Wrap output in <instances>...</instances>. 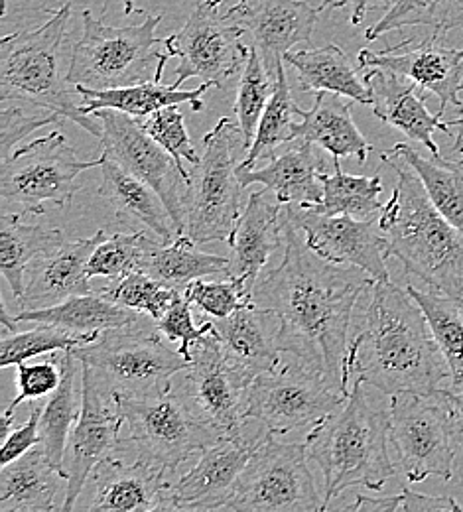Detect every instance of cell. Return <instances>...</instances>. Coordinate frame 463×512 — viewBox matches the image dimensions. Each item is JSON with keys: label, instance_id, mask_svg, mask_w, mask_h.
<instances>
[{"label": "cell", "instance_id": "cell-1", "mask_svg": "<svg viewBox=\"0 0 463 512\" xmlns=\"http://www.w3.org/2000/svg\"><path fill=\"white\" fill-rule=\"evenodd\" d=\"M375 278L357 266H341L314 253L304 233L284 219V256L263 270L253 304L278 318V345L349 394L347 351L359 298Z\"/></svg>", "mask_w": 463, "mask_h": 512}, {"label": "cell", "instance_id": "cell-2", "mask_svg": "<svg viewBox=\"0 0 463 512\" xmlns=\"http://www.w3.org/2000/svg\"><path fill=\"white\" fill-rule=\"evenodd\" d=\"M347 375L383 394H430L452 381L428 320L408 290L375 282L347 351Z\"/></svg>", "mask_w": 463, "mask_h": 512}, {"label": "cell", "instance_id": "cell-3", "mask_svg": "<svg viewBox=\"0 0 463 512\" xmlns=\"http://www.w3.org/2000/svg\"><path fill=\"white\" fill-rule=\"evenodd\" d=\"M397 182L379 215L387 258L395 256L408 276L463 306V233L432 203L418 174L393 152H379Z\"/></svg>", "mask_w": 463, "mask_h": 512}, {"label": "cell", "instance_id": "cell-4", "mask_svg": "<svg viewBox=\"0 0 463 512\" xmlns=\"http://www.w3.org/2000/svg\"><path fill=\"white\" fill-rule=\"evenodd\" d=\"M389 438V410L371 404L365 383L353 381L345 404L314 426L304 442L324 475L326 509L347 489L381 491L395 477Z\"/></svg>", "mask_w": 463, "mask_h": 512}, {"label": "cell", "instance_id": "cell-5", "mask_svg": "<svg viewBox=\"0 0 463 512\" xmlns=\"http://www.w3.org/2000/svg\"><path fill=\"white\" fill-rule=\"evenodd\" d=\"M71 4L60 6L48 22L34 30L14 32L0 42V99L52 109L85 128L97 140L103 127L95 115H85L75 87L64 73V48Z\"/></svg>", "mask_w": 463, "mask_h": 512}, {"label": "cell", "instance_id": "cell-6", "mask_svg": "<svg viewBox=\"0 0 463 512\" xmlns=\"http://www.w3.org/2000/svg\"><path fill=\"white\" fill-rule=\"evenodd\" d=\"M237 148H243V134L231 119H219L201 140L199 162L190 168L184 205V235L196 245H233L245 190L235 164Z\"/></svg>", "mask_w": 463, "mask_h": 512}, {"label": "cell", "instance_id": "cell-7", "mask_svg": "<svg viewBox=\"0 0 463 512\" xmlns=\"http://www.w3.org/2000/svg\"><path fill=\"white\" fill-rule=\"evenodd\" d=\"M83 32L75 42L67 67V81L77 87L117 89L154 79L164 40L156 38L162 16L146 14L142 24L109 26L83 10Z\"/></svg>", "mask_w": 463, "mask_h": 512}, {"label": "cell", "instance_id": "cell-8", "mask_svg": "<svg viewBox=\"0 0 463 512\" xmlns=\"http://www.w3.org/2000/svg\"><path fill=\"white\" fill-rule=\"evenodd\" d=\"M101 162V156L81 160L62 132L16 146L0 166L2 213L22 219L44 215L48 209H64L79 190L81 174Z\"/></svg>", "mask_w": 463, "mask_h": 512}, {"label": "cell", "instance_id": "cell-9", "mask_svg": "<svg viewBox=\"0 0 463 512\" xmlns=\"http://www.w3.org/2000/svg\"><path fill=\"white\" fill-rule=\"evenodd\" d=\"M158 333L154 320H148L109 329L71 353L89 365L119 398L152 396L168 390L190 363L180 351H172Z\"/></svg>", "mask_w": 463, "mask_h": 512}, {"label": "cell", "instance_id": "cell-10", "mask_svg": "<svg viewBox=\"0 0 463 512\" xmlns=\"http://www.w3.org/2000/svg\"><path fill=\"white\" fill-rule=\"evenodd\" d=\"M119 400L138 457L170 473L223 438L176 381L160 394Z\"/></svg>", "mask_w": 463, "mask_h": 512}, {"label": "cell", "instance_id": "cell-11", "mask_svg": "<svg viewBox=\"0 0 463 512\" xmlns=\"http://www.w3.org/2000/svg\"><path fill=\"white\" fill-rule=\"evenodd\" d=\"M389 414L391 442L402 475L410 483H422L428 477L450 481L458 442L448 386L430 394H393Z\"/></svg>", "mask_w": 463, "mask_h": 512}, {"label": "cell", "instance_id": "cell-12", "mask_svg": "<svg viewBox=\"0 0 463 512\" xmlns=\"http://www.w3.org/2000/svg\"><path fill=\"white\" fill-rule=\"evenodd\" d=\"M306 444H278L272 436L253 453L221 511L320 512Z\"/></svg>", "mask_w": 463, "mask_h": 512}, {"label": "cell", "instance_id": "cell-13", "mask_svg": "<svg viewBox=\"0 0 463 512\" xmlns=\"http://www.w3.org/2000/svg\"><path fill=\"white\" fill-rule=\"evenodd\" d=\"M347 396L322 373L294 359L253 381L247 416L263 422L274 436L290 434L318 426L345 404Z\"/></svg>", "mask_w": 463, "mask_h": 512}, {"label": "cell", "instance_id": "cell-14", "mask_svg": "<svg viewBox=\"0 0 463 512\" xmlns=\"http://www.w3.org/2000/svg\"><path fill=\"white\" fill-rule=\"evenodd\" d=\"M223 8L225 0H201L184 28L164 38L166 52L180 60L176 87L198 77L221 89L237 71H243L251 52L241 42L245 28L233 22Z\"/></svg>", "mask_w": 463, "mask_h": 512}, {"label": "cell", "instance_id": "cell-15", "mask_svg": "<svg viewBox=\"0 0 463 512\" xmlns=\"http://www.w3.org/2000/svg\"><path fill=\"white\" fill-rule=\"evenodd\" d=\"M83 365V363H81ZM83 406L71 430L66 451V499L62 509L73 511L93 471L107 459L119 457L129 438H121L125 418L119 396L89 367H81Z\"/></svg>", "mask_w": 463, "mask_h": 512}, {"label": "cell", "instance_id": "cell-16", "mask_svg": "<svg viewBox=\"0 0 463 512\" xmlns=\"http://www.w3.org/2000/svg\"><path fill=\"white\" fill-rule=\"evenodd\" d=\"M93 115L103 127V136L99 138L103 154L162 197L174 221V229L178 237H182L186 233L184 205L188 180L174 156L166 152L133 115L115 109H101Z\"/></svg>", "mask_w": 463, "mask_h": 512}, {"label": "cell", "instance_id": "cell-17", "mask_svg": "<svg viewBox=\"0 0 463 512\" xmlns=\"http://www.w3.org/2000/svg\"><path fill=\"white\" fill-rule=\"evenodd\" d=\"M270 436L263 422L249 418L239 432L203 449L198 463L172 481L166 511H221L249 459Z\"/></svg>", "mask_w": 463, "mask_h": 512}, {"label": "cell", "instance_id": "cell-18", "mask_svg": "<svg viewBox=\"0 0 463 512\" xmlns=\"http://www.w3.org/2000/svg\"><path fill=\"white\" fill-rule=\"evenodd\" d=\"M188 361V367L174 381L223 438L239 432L249 420L253 379L227 361L213 331L192 347Z\"/></svg>", "mask_w": 463, "mask_h": 512}, {"label": "cell", "instance_id": "cell-19", "mask_svg": "<svg viewBox=\"0 0 463 512\" xmlns=\"http://www.w3.org/2000/svg\"><path fill=\"white\" fill-rule=\"evenodd\" d=\"M284 219L296 225L308 247L330 262L357 266L377 282H387V245L379 217L355 219L351 215H328L300 205H284Z\"/></svg>", "mask_w": 463, "mask_h": 512}, {"label": "cell", "instance_id": "cell-20", "mask_svg": "<svg viewBox=\"0 0 463 512\" xmlns=\"http://www.w3.org/2000/svg\"><path fill=\"white\" fill-rule=\"evenodd\" d=\"M361 69L381 67L410 79L424 93H432L440 101L438 115L444 117L446 107L463 109V48H448L440 42V34L424 38L414 44L404 40L393 48L371 52L361 50L357 56Z\"/></svg>", "mask_w": 463, "mask_h": 512}, {"label": "cell", "instance_id": "cell-21", "mask_svg": "<svg viewBox=\"0 0 463 512\" xmlns=\"http://www.w3.org/2000/svg\"><path fill=\"white\" fill-rule=\"evenodd\" d=\"M320 12L304 0H239L227 8V16L253 36V48L274 81L284 56L312 40Z\"/></svg>", "mask_w": 463, "mask_h": 512}, {"label": "cell", "instance_id": "cell-22", "mask_svg": "<svg viewBox=\"0 0 463 512\" xmlns=\"http://www.w3.org/2000/svg\"><path fill=\"white\" fill-rule=\"evenodd\" d=\"M107 239V231L99 229L93 237L66 241L50 255L38 258L26 272V290L14 300L18 312L42 310L62 304L73 296L93 294L89 284L87 262L93 251Z\"/></svg>", "mask_w": 463, "mask_h": 512}, {"label": "cell", "instance_id": "cell-23", "mask_svg": "<svg viewBox=\"0 0 463 512\" xmlns=\"http://www.w3.org/2000/svg\"><path fill=\"white\" fill-rule=\"evenodd\" d=\"M170 471L140 457L125 463L119 457L103 461L91 475L93 499L87 507L95 512L166 511L172 485Z\"/></svg>", "mask_w": 463, "mask_h": 512}, {"label": "cell", "instance_id": "cell-24", "mask_svg": "<svg viewBox=\"0 0 463 512\" xmlns=\"http://www.w3.org/2000/svg\"><path fill=\"white\" fill-rule=\"evenodd\" d=\"M365 83L373 97V115L400 130L414 142H420L432 156H442L440 146L434 140V132L442 130L450 134L452 121H444L442 115H432L426 107L424 91L410 79L393 71L371 67L365 73Z\"/></svg>", "mask_w": 463, "mask_h": 512}, {"label": "cell", "instance_id": "cell-25", "mask_svg": "<svg viewBox=\"0 0 463 512\" xmlns=\"http://www.w3.org/2000/svg\"><path fill=\"white\" fill-rule=\"evenodd\" d=\"M239 180L243 188L263 184L284 205L314 207L324 199L322 174L328 172V162L320 146L304 140H292L282 152H274L263 168H241Z\"/></svg>", "mask_w": 463, "mask_h": 512}, {"label": "cell", "instance_id": "cell-26", "mask_svg": "<svg viewBox=\"0 0 463 512\" xmlns=\"http://www.w3.org/2000/svg\"><path fill=\"white\" fill-rule=\"evenodd\" d=\"M213 333L227 361L249 379L274 371L282 363L278 318L255 304L227 318H211Z\"/></svg>", "mask_w": 463, "mask_h": 512}, {"label": "cell", "instance_id": "cell-27", "mask_svg": "<svg viewBox=\"0 0 463 512\" xmlns=\"http://www.w3.org/2000/svg\"><path fill=\"white\" fill-rule=\"evenodd\" d=\"M284 245V203L270 192H255L237 223L231 245L229 278H243L253 288L268 258Z\"/></svg>", "mask_w": 463, "mask_h": 512}, {"label": "cell", "instance_id": "cell-28", "mask_svg": "<svg viewBox=\"0 0 463 512\" xmlns=\"http://www.w3.org/2000/svg\"><path fill=\"white\" fill-rule=\"evenodd\" d=\"M168 58H170V54L162 56L160 64L156 67L154 79H150V81H142V83L129 85V87H117V89H91V87L77 85L75 91L81 97V111L85 115H93L101 109H115V111L133 115L136 119H144L164 107L184 105V103H190L194 107V111H201L203 109L201 95L213 85L205 83V81L196 89L164 85L162 73H164Z\"/></svg>", "mask_w": 463, "mask_h": 512}, {"label": "cell", "instance_id": "cell-29", "mask_svg": "<svg viewBox=\"0 0 463 512\" xmlns=\"http://www.w3.org/2000/svg\"><path fill=\"white\" fill-rule=\"evenodd\" d=\"M300 117L296 127V140L312 142L337 158H355L359 164L367 162L373 146L361 134L351 117V103L341 95L320 91L312 109L296 107Z\"/></svg>", "mask_w": 463, "mask_h": 512}, {"label": "cell", "instance_id": "cell-30", "mask_svg": "<svg viewBox=\"0 0 463 512\" xmlns=\"http://www.w3.org/2000/svg\"><path fill=\"white\" fill-rule=\"evenodd\" d=\"M101 174L103 182L99 195L115 209L119 217L131 219L148 229L162 245H170L178 239L174 221L164 205L162 197L154 192L146 182L129 174L115 160L101 154Z\"/></svg>", "mask_w": 463, "mask_h": 512}, {"label": "cell", "instance_id": "cell-31", "mask_svg": "<svg viewBox=\"0 0 463 512\" xmlns=\"http://www.w3.org/2000/svg\"><path fill=\"white\" fill-rule=\"evenodd\" d=\"M66 475L46 457L42 446L2 467L0 512H52Z\"/></svg>", "mask_w": 463, "mask_h": 512}, {"label": "cell", "instance_id": "cell-32", "mask_svg": "<svg viewBox=\"0 0 463 512\" xmlns=\"http://www.w3.org/2000/svg\"><path fill=\"white\" fill-rule=\"evenodd\" d=\"M14 318L18 323L56 325V327H62L67 331H73V333L97 335V337L109 329L131 327V325L152 320L140 312H134V310H129L125 306H119V304L103 298L99 292L85 294V296H73L52 308L14 312Z\"/></svg>", "mask_w": 463, "mask_h": 512}, {"label": "cell", "instance_id": "cell-33", "mask_svg": "<svg viewBox=\"0 0 463 512\" xmlns=\"http://www.w3.org/2000/svg\"><path fill=\"white\" fill-rule=\"evenodd\" d=\"M62 365V383L48 396L40 418L42 449L50 463L66 475V451L71 430L81 414L83 386H79L81 361L71 351H56Z\"/></svg>", "mask_w": 463, "mask_h": 512}, {"label": "cell", "instance_id": "cell-34", "mask_svg": "<svg viewBox=\"0 0 463 512\" xmlns=\"http://www.w3.org/2000/svg\"><path fill=\"white\" fill-rule=\"evenodd\" d=\"M284 62L296 69L300 89L306 93L330 91L361 105L373 103L365 79L357 75V69L349 64L345 52L335 44L288 52Z\"/></svg>", "mask_w": 463, "mask_h": 512}, {"label": "cell", "instance_id": "cell-35", "mask_svg": "<svg viewBox=\"0 0 463 512\" xmlns=\"http://www.w3.org/2000/svg\"><path fill=\"white\" fill-rule=\"evenodd\" d=\"M62 243H66V235L62 229L24 225L20 217L12 213H2L0 270L14 294V300L22 298L26 290L28 268L38 258L56 251Z\"/></svg>", "mask_w": 463, "mask_h": 512}, {"label": "cell", "instance_id": "cell-36", "mask_svg": "<svg viewBox=\"0 0 463 512\" xmlns=\"http://www.w3.org/2000/svg\"><path fill=\"white\" fill-rule=\"evenodd\" d=\"M229 266V258L203 253L192 239L182 235L170 245L152 241L140 264V272L152 276L164 286L184 290L190 282L203 280L205 276L223 274L229 278Z\"/></svg>", "mask_w": 463, "mask_h": 512}, {"label": "cell", "instance_id": "cell-37", "mask_svg": "<svg viewBox=\"0 0 463 512\" xmlns=\"http://www.w3.org/2000/svg\"><path fill=\"white\" fill-rule=\"evenodd\" d=\"M391 152L400 156L418 174L436 209L463 233V158H424L404 142L395 144Z\"/></svg>", "mask_w": 463, "mask_h": 512}, {"label": "cell", "instance_id": "cell-38", "mask_svg": "<svg viewBox=\"0 0 463 512\" xmlns=\"http://www.w3.org/2000/svg\"><path fill=\"white\" fill-rule=\"evenodd\" d=\"M339 160L341 158L333 156V174H322L324 199L310 209L328 215H351L355 219L379 217L385 207L379 199L383 193L381 174L377 172L371 178L351 176L341 170Z\"/></svg>", "mask_w": 463, "mask_h": 512}, {"label": "cell", "instance_id": "cell-39", "mask_svg": "<svg viewBox=\"0 0 463 512\" xmlns=\"http://www.w3.org/2000/svg\"><path fill=\"white\" fill-rule=\"evenodd\" d=\"M408 294L422 308L428 325L434 333V339L448 361L452 381L450 384L463 383V306L456 300L440 294L426 292L408 282Z\"/></svg>", "mask_w": 463, "mask_h": 512}, {"label": "cell", "instance_id": "cell-40", "mask_svg": "<svg viewBox=\"0 0 463 512\" xmlns=\"http://www.w3.org/2000/svg\"><path fill=\"white\" fill-rule=\"evenodd\" d=\"M408 26H428L434 34L463 28V0H397L385 16L365 30L369 42Z\"/></svg>", "mask_w": 463, "mask_h": 512}, {"label": "cell", "instance_id": "cell-41", "mask_svg": "<svg viewBox=\"0 0 463 512\" xmlns=\"http://www.w3.org/2000/svg\"><path fill=\"white\" fill-rule=\"evenodd\" d=\"M296 103L290 93L288 77L284 71V65L278 67V77L274 85V93L266 105L263 119L257 128V136L253 140V146L247 152V158L241 162V168H255L259 160L270 158L278 146L288 144L296 140V127L298 117Z\"/></svg>", "mask_w": 463, "mask_h": 512}, {"label": "cell", "instance_id": "cell-42", "mask_svg": "<svg viewBox=\"0 0 463 512\" xmlns=\"http://www.w3.org/2000/svg\"><path fill=\"white\" fill-rule=\"evenodd\" d=\"M97 335H81L56 325H36L30 331L4 335L0 341V367H18L30 359L52 355L56 351H73L95 341Z\"/></svg>", "mask_w": 463, "mask_h": 512}, {"label": "cell", "instance_id": "cell-43", "mask_svg": "<svg viewBox=\"0 0 463 512\" xmlns=\"http://www.w3.org/2000/svg\"><path fill=\"white\" fill-rule=\"evenodd\" d=\"M276 81L266 71L265 64L255 48H251L249 58L241 71L239 79V93L233 105L237 125L243 134V148L249 152L253 140L257 136V128L263 119L266 105L274 93Z\"/></svg>", "mask_w": 463, "mask_h": 512}, {"label": "cell", "instance_id": "cell-44", "mask_svg": "<svg viewBox=\"0 0 463 512\" xmlns=\"http://www.w3.org/2000/svg\"><path fill=\"white\" fill-rule=\"evenodd\" d=\"M97 292L103 298H107L119 306H125L129 310L140 312V314L158 321L168 312V308L172 306V302L176 300V296L182 290L164 286L162 282L154 280L152 276H148L140 270H134L123 280L111 282V286H103Z\"/></svg>", "mask_w": 463, "mask_h": 512}, {"label": "cell", "instance_id": "cell-45", "mask_svg": "<svg viewBox=\"0 0 463 512\" xmlns=\"http://www.w3.org/2000/svg\"><path fill=\"white\" fill-rule=\"evenodd\" d=\"M154 239H150L144 231L133 233H115L107 235L103 243L93 251L87 262V274L107 278L111 282L123 280L127 274L140 270L144 255Z\"/></svg>", "mask_w": 463, "mask_h": 512}, {"label": "cell", "instance_id": "cell-46", "mask_svg": "<svg viewBox=\"0 0 463 512\" xmlns=\"http://www.w3.org/2000/svg\"><path fill=\"white\" fill-rule=\"evenodd\" d=\"M182 294L209 318H227L253 304V286L243 278H225L219 282L196 280L190 282Z\"/></svg>", "mask_w": 463, "mask_h": 512}, {"label": "cell", "instance_id": "cell-47", "mask_svg": "<svg viewBox=\"0 0 463 512\" xmlns=\"http://www.w3.org/2000/svg\"><path fill=\"white\" fill-rule=\"evenodd\" d=\"M142 128L166 150L174 156L176 164L180 166V170L184 172L186 180L190 176V168L184 166V162H188L190 166L198 164L199 152L198 148L192 144L188 128L184 123V115L180 113L178 105L172 107H164L156 113H152L150 117L138 119Z\"/></svg>", "mask_w": 463, "mask_h": 512}, {"label": "cell", "instance_id": "cell-48", "mask_svg": "<svg viewBox=\"0 0 463 512\" xmlns=\"http://www.w3.org/2000/svg\"><path fill=\"white\" fill-rule=\"evenodd\" d=\"M16 381H18V396L8 404L2 414V438L8 436L10 424L14 422V414L24 400H38L50 396L60 383H62V365L56 353L50 355L48 361L42 363H20L16 367Z\"/></svg>", "mask_w": 463, "mask_h": 512}, {"label": "cell", "instance_id": "cell-49", "mask_svg": "<svg viewBox=\"0 0 463 512\" xmlns=\"http://www.w3.org/2000/svg\"><path fill=\"white\" fill-rule=\"evenodd\" d=\"M66 119L46 107L28 105V103H14L4 105L0 113V156L2 160L8 158L14 148L30 134H34L38 128L48 125L64 123Z\"/></svg>", "mask_w": 463, "mask_h": 512}, {"label": "cell", "instance_id": "cell-50", "mask_svg": "<svg viewBox=\"0 0 463 512\" xmlns=\"http://www.w3.org/2000/svg\"><path fill=\"white\" fill-rule=\"evenodd\" d=\"M349 511L361 512H460L462 505L452 497H432L402 489L395 497H363L357 495Z\"/></svg>", "mask_w": 463, "mask_h": 512}, {"label": "cell", "instance_id": "cell-51", "mask_svg": "<svg viewBox=\"0 0 463 512\" xmlns=\"http://www.w3.org/2000/svg\"><path fill=\"white\" fill-rule=\"evenodd\" d=\"M156 329L168 337L170 341H178L180 347L178 351L188 359L192 347L201 341L205 335H209L213 331V320L203 321L201 325H196L194 316H192V304L184 298V294L180 292L176 296V300L172 302V306L168 308V312L158 321H154Z\"/></svg>", "mask_w": 463, "mask_h": 512}, {"label": "cell", "instance_id": "cell-52", "mask_svg": "<svg viewBox=\"0 0 463 512\" xmlns=\"http://www.w3.org/2000/svg\"><path fill=\"white\" fill-rule=\"evenodd\" d=\"M42 408L44 406H34L30 410V418L20 428L8 432V436L4 438V446H2V467L42 444V436H40Z\"/></svg>", "mask_w": 463, "mask_h": 512}, {"label": "cell", "instance_id": "cell-53", "mask_svg": "<svg viewBox=\"0 0 463 512\" xmlns=\"http://www.w3.org/2000/svg\"><path fill=\"white\" fill-rule=\"evenodd\" d=\"M397 0H322L320 10H335V8H349V22L351 26L363 24L367 14L379 6H385L387 10Z\"/></svg>", "mask_w": 463, "mask_h": 512}, {"label": "cell", "instance_id": "cell-54", "mask_svg": "<svg viewBox=\"0 0 463 512\" xmlns=\"http://www.w3.org/2000/svg\"><path fill=\"white\" fill-rule=\"evenodd\" d=\"M450 404H452V418H454V432L458 448L463 451V383L448 386Z\"/></svg>", "mask_w": 463, "mask_h": 512}, {"label": "cell", "instance_id": "cell-55", "mask_svg": "<svg viewBox=\"0 0 463 512\" xmlns=\"http://www.w3.org/2000/svg\"><path fill=\"white\" fill-rule=\"evenodd\" d=\"M0 323L4 325L6 331L10 333H16L18 331V321L14 318V314H10L8 306L4 302H0Z\"/></svg>", "mask_w": 463, "mask_h": 512}, {"label": "cell", "instance_id": "cell-56", "mask_svg": "<svg viewBox=\"0 0 463 512\" xmlns=\"http://www.w3.org/2000/svg\"><path fill=\"white\" fill-rule=\"evenodd\" d=\"M452 125H454V127H458V134H456V142H454L452 150H454L456 154H463V109L462 113H460V117L452 121Z\"/></svg>", "mask_w": 463, "mask_h": 512}, {"label": "cell", "instance_id": "cell-57", "mask_svg": "<svg viewBox=\"0 0 463 512\" xmlns=\"http://www.w3.org/2000/svg\"><path fill=\"white\" fill-rule=\"evenodd\" d=\"M121 2H123V6H125V14H127V16L136 14V12H142V10H136V6H134V0H121Z\"/></svg>", "mask_w": 463, "mask_h": 512}, {"label": "cell", "instance_id": "cell-58", "mask_svg": "<svg viewBox=\"0 0 463 512\" xmlns=\"http://www.w3.org/2000/svg\"><path fill=\"white\" fill-rule=\"evenodd\" d=\"M6 6H8V0H2V12L0 14H6Z\"/></svg>", "mask_w": 463, "mask_h": 512}]
</instances>
